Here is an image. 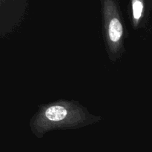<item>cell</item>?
<instances>
[{
	"label": "cell",
	"mask_w": 152,
	"mask_h": 152,
	"mask_svg": "<svg viewBox=\"0 0 152 152\" xmlns=\"http://www.w3.org/2000/svg\"><path fill=\"white\" fill-rule=\"evenodd\" d=\"M103 21L105 39L111 56L122 51L124 39V28L114 0H104Z\"/></svg>",
	"instance_id": "cell-2"
},
{
	"label": "cell",
	"mask_w": 152,
	"mask_h": 152,
	"mask_svg": "<svg viewBox=\"0 0 152 152\" xmlns=\"http://www.w3.org/2000/svg\"><path fill=\"white\" fill-rule=\"evenodd\" d=\"M88 122L87 114L80 107L71 102H60L43 107L31 123V128L37 137H42L50 130L77 128Z\"/></svg>",
	"instance_id": "cell-1"
},
{
	"label": "cell",
	"mask_w": 152,
	"mask_h": 152,
	"mask_svg": "<svg viewBox=\"0 0 152 152\" xmlns=\"http://www.w3.org/2000/svg\"><path fill=\"white\" fill-rule=\"evenodd\" d=\"M132 22L135 28L142 22L145 16V0H132Z\"/></svg>",
	"instance_id": "cell-3"
}]
</instances>
